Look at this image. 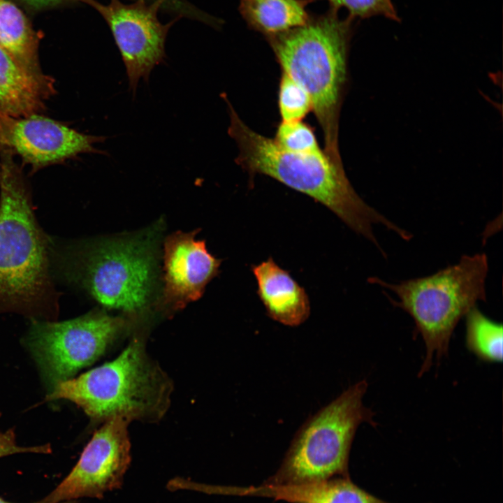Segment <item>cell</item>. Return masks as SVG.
I'll return each mask as SVG.
<instances>
[{
  "label": "cell",
  "mask_w": 503,
  "mask_h": 503,
  "mask_svg": "<svg viewBox=\"0 0 503 503\" xmlns=\"http://www.w3.org/2000/svg\"><path fill=\"white\" fill-rule=\"evenodd\" d=\"M50 239L14 156L0 149V314L55 321L60 293L51 270Z\"/></svg>",
  "instance_id": "1"
},
{
  "label": "cell",
  "mask_w": 503,
  "mask_h": 503,
  "mask_svg": "<svg viewBox=\"0 0 503 503\" xmlns=\"http://www.w3.org/2000/svg\"><path fill=\"white\" fill-rule=\"evenodd\" d=\"M230 114L229 135L239 148L238 162L250 173L270 176L327 207L358 235L386 256L373 231L381 225L404 240L409 232L368 205L355 191L342 164L323 152L296 153L281 147L274 139L247 126L224 96Z\"/></svg>",
  "instance_id": "2"
},
{
  "label": "cell",
  "mask_w": 503,
  "mask_h": 503,
  "mask_svg": "<svg viewBox=\"0 0 503 503\" xmlns=\"http://www.w3.org/2000/svg\"><path fill=\"white\" fill-rule=\"evenodd\" d=\"M53 278L79 288L102 306L137 314L152 300L158 240L151 231L100 240H50Z\"/></svg>",
  "instance_id": "3"
},
{
  "label": "cell",
  "mask_w": 503,
  "mask_h": 503,
  "mask_svg": "<svg viewBox=\"0 0 503 503\" xmlns=\"http://www.w3.org/2000/svg\"><path fill=\"white\" fill-rule=\"evenodd\" d=\"M357 21L328 10L304 25L268 38L283 73L309 95L322 129L325 153L342 163L338 119L347 79L349 48Z\"/></svg>",
  "instance_id": "4"
},
{
  "label": "cell",
  "mask_w": 503,
  "mask_h": 503,
  "mask_svg": "<svg viewBox=\"0 0 503 503\" xmlns=\"http://www.w3.org/2000/svg\"><path fill=\"white\" fill-rule=\"evenodd\" d=\"M488 258L484 253L463 255L456 263L430 275L397 283L372 277L370 283L389 290L397 300L388 297L395 307L413 319L414 335L425 344V356L418 372L421 377L449 351L452 334L460 319L479 301L486 300Z\"/></svg>",
  "instance_id": "5"
},
{
  "label": "cell",
  "mask_w": 503,
  "mask_h": 503,
  "mask_svg": "<svg viewBox=\"0 0 503 503\" xmlns=\"http://www.w3.org/2000/svg\"><path fill=\"white\" fill-rule=\"evenodd\" d=\"M170 386L162 370L135 340L113 360L57 384L46 400L73 402L92 419H159L169 402Z\"/></svg>",
  "instance_id": "6"
},
{
  "label": "cell",
  "mask_w": 503,
  "mask_h": 503,
  "mask_svg": "<svg viewBox=\"0 0 503 503\" xmlns=\"http://www.w3.org/2000/svg\"><path fill=\"white\" fill-rule=\"evenodd\" d=\"M368 384L361 380L309 417L298 430L282 465L268 481L275 483L319 481L346 475L358 426L373 427L374 412L363 402Z\"/></svg>",
  "instance_id": "7"
},
{
  "label": "cell",
  "mask_w": 503,
  "mask_h": 503,
  "mask_svg": "<svg viewBox=\"0 0 503 503\" xmlns=\"http://www.w3.org/2000/svg\"><path fill=\"white\" fill-rule=\"evenodd\" d=\"M126 324L123 318L102 311L59 322L32 319L25 341L52 390L96 360Z\"/></svg>",
  "instance_id": "8"
},
{
  "label": "cell",
  "mask_w": 503,
  "mask_h": 503,
  "mask_svg": "<svg viewBox=\"0 0 503 503\" xmlns=\"http://www.w3.org/2000/svg\"><path fill=\"white\" fill-rule=\"evenodd\" d=\"M122 417L105 421L84 449L79 460L43 503H58L80 497L101 499L122 487L131 458L127 427Z\"/></svg>",
  "instance_id": "9"
},
{
  "label": "cell",
  "mask_w": 503,
  "mask_h": 503,
  "mask_svg": "<svg viewBox=\"0 0 503 503\" xmlns=\"http://www.w3.org/2000/svg\"><path fill=\"white\" fill-rule=\"evenodd\" d=\"M94 7L108 24L121 53L129 81L135 94L141 79L147 81L151 71L165 57V41L175 20L163 24L157 13L164 0L148 4L136 0L126 4L110 0L107 5L95 0H78Z\"/></svg>",
  "instance_id": "10"
},
{
  "label": "cell",
  "mask_w": 503,
  "mask_h": 503,
  "mask_svg": "<svg viewBox=\"0 0 503 503\" xmlns=\"http://www.w3.org/2000/svg\"><path fill=\"white\" fill-rule=\"evenodd\" d=\"M104 136L81 133L42 114L14 117L0 115V149L19 156L31 173L85 153H106L94 145Z\"/></svg>",
  "instance_id": "11"
},
{
  "label": "cell",
  "mask_w": 503,
  "mask_h": 503,
  "mask_svg": "<svg viewBox=\"0 0 503 503\" xmlns=\"http://www.w3.org/2000/svg\"><path fill=\"white\" fill-rule=\"evenodd\" d=\"M193 233L177 232L164 244L161 301L173 309L200 298L218 274L221 260L207 251Z\"/></svg>",
  "instance_id": "12"
},
{
  "label": "cell",
  "mask_w": 503,
  "mask_h": 503,
  "mask_svg": "<svg viewBox=\"0 0 503 503\" xmlns=\"http://www.w3.org/2000/svg\"><path fill=\"white\" fill-rule=\"evenodd\" d=\"M209 492L269 497L289 503H373L370 494L345 476L300 483L265 481L262 485L249 487L210 486Z\"/></svg>",
  "instance_id": "13"
},
{
  "label": "cell",
  "mask_w": 503,
  "mask_h": 503,
  "mask_svg": "<svg viewBox=\"0 0 503 503\" xmlns=\"http://www.w3.org/2000/svg\"><path fill=\"white\" fill-rule=\"evenodd\" d=\"M252 272L257 294L271 319L285 326H298L308 318L310 305L305 290L271 257L253 265Z\"/></svg>",
  "instance_id": "14"
},
{
  "label": "cell",
  "mask_w": 503,
  "mask_h": 503,
  "mask_svg": "<svg viewBox=\"0 0 503 503\" xmlns=\"http://www.w3.org/2000/svg\"><path fill=\"white\" fill-rule=\"evenodd\" d=\"M55 94L54 80L24 70L0 46V115L14 117L42 114Z\"/></svg>",
  "instance_id": "15"
},
{
  "label": "cell",
  "mask_w": 503,
  "mask_h": 503,
  "mask_svg": "<svg viewBox=\"0 0 503 503\" xmlns=\"http://www.w3.org/2000/svg\"><path fill=\"white\" fill-rule=\"evenodd\" d=\"M316 0H240L239 10L248 27L266 38L305 24Z\"/></svg>",
  "instance_id": "16"
},
{
  "label": "cell",
  "mask_w": 503,
  "mask_h": 503,
  "mask_svg": "<svg viewBox=\"0 0 503 503\" xmlns=\"http://www.w3.org/2000/svg\"><path fill=\"white\" fill-rule=\"evenodd\" d=\"M0 46L29 73L46 75L39 61L38 35L24 13L8 0H0Z\"/></svg>",
  "instance_id": "17"
},
{
  "label": "cell",
  "mask_w": 503,
  "mask_h": 503,
  "mask_svg": "<svg viewBox=\"0 0 503 503\" xmlns=\"http://www.w3.org/2000/svg\"><path fill=\"white\" fill-rule=\"evenodd\" d=\"M465 319L468 350L482 361L502 362V325L486 316L476 305L467 312Z\"/></svg>",
  "instance_id": "18"
},
{
  "label": "cell",
  "mask_w": 503,
  "mask_h": 503,
  "mask_svg": "<svg viewBox=\"0 0 503 503\" xmlns=\"http://www.w3.org/2000/svg\"><path fill=\"white\" fill-rule=\"evenodd\" d=\"M279 109L283 122L300 121L312 109L305 90L284 73L279 84Z\"/></svg>",
  "instance_id": "19"
},
{
  "label": "cell",
  "mask_w": 503,
  "mask_h": 503,
  "mask_svg": "<svg viewBox=\"0 0 503 503\" xmlns=\"http://www.w3.org/2000/svg\"><path fill=\"white\" fill-rule=\"evenodd\" d=\"M329 10L338 13L340 8L347 10L348 17L354 20L382 16L390 20L400 22V16L391 0H327Z\"/></svg>",
  "instance_id": "20"
},
{
  "label": "cell",
  "mask_w": 503,
  "mask_h": 503,
  "mask_svg": "<svg viewBox=\"0 0 503 503\" xmlns=\"http://www.w3.org/2000/svg\"><path fill=\"white\" fill-rule=\"evenodd\" d=\"M274 140L281 147L293 152L309 153L321 150L312 129L300 121L282 122Z\"/></svg>",
  "instance_id": "21"
},
{
  "label": "cell",
  "mask_w": 503,
  "mask_h": 503,
  "mask_svg": "<svg viewBox=\"0 0 503 503\" xmlns=\"http://www.w3.org/2000/svg\"><path fill=\"white\" fill-rule=\"evenodd\" d=\"M50 444L36 446H21L17 444L15 435L13 430L0 431V458L20 453H51Z\"/></svg>",
  "instance_id": "22"
},
{
  "label": "cell",
  "mask_w": 503,
  "mask_h": 503,
  "mask_svg": "<svg viewBox=\"0 0 503 503\" xmlns=\"http://www.w3.org/2000/svg\"><path fill=\"white\" fill-rule=\"evenodd\" d=\"M34 8H42L54 5L66 0H22Z\"/></svg>",
  "instance_id": "23"
},
{
  "label": "cell",
  "mask_w": 503,
  "mask_h": 503,
  "mask_svg": "<svg viewBox=\"0 0 503 503\" xmlns=\"http://www.w3.org/2000/svg\"><path fill=\"white\" fill-rule=\"evenodd\" d=\"M0 503H13V502H7L0 497ZM38 503H43V502H39ZM58 503H78V502L75 500H68V501H64V502H58Z\"/></svg>",
  "instance_id": "24"
},
{
  "label": "cell",
  "mask_w": 503,
  "mask_h": 503,
  "mask_svg": "<svg viewBox=\"0 0 503 503\" xmlns=\"http://www.w3.org/2000/svg\"><path fill=\"white\" fill-rule=\"evenodd\" d=\"M0 415H1V414H0Z\"/></svg>",
  "instance_id": "25"
}]
</instances>
